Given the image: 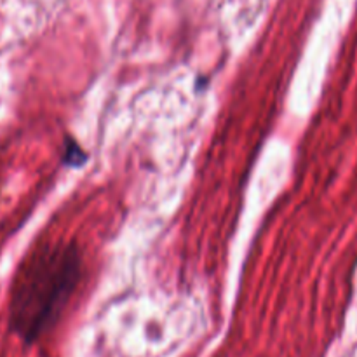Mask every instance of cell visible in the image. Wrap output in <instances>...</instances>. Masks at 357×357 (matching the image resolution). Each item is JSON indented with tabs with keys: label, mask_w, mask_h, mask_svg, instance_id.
I'll list each match as a JSON object with an SVG mask.
<instances>
[{
	"label": "cell",
	"mask_w": 357,
	"mask_h": 357,
	"mask_svg": "<svg viewBox=\"0 0 357 357\" xmlns=\"http://www.w3.org/2000/svg\"><path fill=\"white\" fill-rule=\"evenodd\" d=\"M82 275L75 244L56 243L35 251L17 274L9 307V326L24 344L51 331L65 312Z\"/></svg>",
	"instance_id": "obj_1"
},
{
	"label": "cell",
	"mask_w": 357,
	"mask_h": 357,
	"mask_svg": "<svg viewBox=\"0 0 357 357\" xmlns=\"http://www.w3.org/2000/svg\"><path fill=\"white\" fill-rule=\"evenodd\" d=\"M65 164L70 167H80L86 162V153L80 149L79 143L72 138H66V149H65Z\"/></svg>",
	"instance_id": "obj_2"
}]
</instances>
